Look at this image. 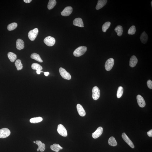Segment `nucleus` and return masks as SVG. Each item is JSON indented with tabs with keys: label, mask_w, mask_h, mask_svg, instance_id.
<instances>
[{
	"label": "nucleus",
	"mask_w": 152,
	"mask_h": 152,
	"mask_svg": "<svg viewBox=\"0 0 152 152\" xmlns=\"http://www.w3.org/2000/svg\"><path fill=\"white\" fill-rule=\"evenodd\" d=\"M43 120V118L41 117H34L30 119V121L32 123H36L41 122Z\"/></svg>",
	"instance_id": "cd10ccee"
},
{
	"label": "nucleus",
	"mask_w": 152,
	"mask_h": 152,
	"mask_svg": "<svg viewBox=\"0 0 152 152\" xmlns=\"http://www.w3.org/2000/svg\"><path fill=\"white\" fill-rule=\"evenodd\" d=\"M31 67L32 69L34 70H41L43 69V68L39 64L34 63H33L31 65Z\"/></svg>",
	"instance_id": "c756f323"
},
{
	"label": "nucleus",
	"mask_w": 152,
	"mask_h": 152,
	"mask_svg": "<svg viewBox=\"0 0 152 152\" xmlns=\"http://www.w3.org/2000/svg\"><path fill=\"white\" fill-rule=\"evenodd\" d=\"M87 47L85 46H80L75 50L73 52V55L75 57H79L84 55L87 51Z\"/></svg>",
	"instance_id": "f257e3e1"
},
{
	"label": "nucleus",
	"mask_w": 152,
	"mask_h": 152,
	"mask_svg": "<svg viewBox=\"0 0 152 152\" xmlns=\"http://www.w3.org/2000/svg\"><path fill=\"white\" fill-rule=\"evenodd\" d=\"M18 24L16 23H12L9 24L7 26V29L9 31H12L15 30L17 27Z\"/></svg>",
	"instance_id": "bb28decb"
},
{
	"label": "nucleus",
	"mask_w": 152,
	"mask_h": 152,
	"mask_svg": "<svg viewBox=\"0 0 152 152\" xmlns=\"http://www.w3.org/2000/svg\"><path fill=\"white\" fill-rule=\"evenodd\" d=\"M111 25L110 22L108 21L104 23L102 27V31L103 32H106L107 30L109 29Z\"/></svg>",
	"instance_id": "7c9ffc66"
},
{
	"label": "nucleus",
	"mask_w": 152,
	"mask_h": 152,
	"mask_svg": "<svg viewBox=\"0 0 152 152\" xmlns=\"http://www.w3.org/2000/svg\"><path fill=\"white\" fill-rule=\"evenodd\" d=\"M10 131L7 128H3L0 130V138H4L10 135Z\"/></svg>",
	"instance_id": "0eeeda50"
},
{
	"label": "nucleus",
	"mask_w": 152,
	"mask_h": 152,
	"mask_svg": "<svg viewBox=\"0 0 152 152\" xmlns=\"http://www.w3.org/2000/svg\"><path fill=\"white\" fill-rule=\"evenodd\" d=\"M8 57L9 60L12 62H14L16 60L17 57L16 54L12 52H9L8 54Z\"/></svg>",
	"instance_id": "412c9836"
},
{
	"label": "nucleus",
	"mask_w": 152,
	"mask_h": 152,
	"mask_svg": "<svg viewBox=\"0 0 152 152\" xmlns=\"http://www.w3.org/2000/svg\"><path fill=\"white\" fill-rule=\"evenodd\" d=\"M122 137L125 142L127 143L129 146L131 147V148H134V145L133 144L131 139L128 137L126 135L125 133H123L122 134Z\"/></svg>",
	"instance_id": "9d476101"
},
{
	"label": "nucleus",
	"mask_w": 152,
	"mask_h": 152,
	"mask_svg": "<svg viewBox=\"0 0 152 152\" xmlns=\"http://www.w3.org/2000/svg\"><path fill=\"white\" fill-rule=\"evenodd\" d=\"M151 6L152 7V1H151Z\"/></svg>",
	"instance_id": "58836bf2"
},
{
	"label": "nucleus",
	"mask_w": 152,
	"mask_h": 152,
	"mask_svg": "<svg viewBox=\"0 0 152 152\" xmlns=\"http://www.w3.org/2000/svg\"><path fill=\"white\" fill-rule=\"evenodd\" d=\"M148 36L145 32H144L141 34L140 39L142 43L145 44L148 40Z\"/></svg>",
	"instance_id": "a211bd4d"
},
{
	"label": "nucleus",
	"mask_w": 152,
	"mask_h": 152,
	"mask_svg": "<svg viewBox=\"0 0 152 152\" xmlns=\"http://www.w3.org/2000/svg\"><path fill=\"white\" fill-rule=\"evenodd\" d=\"M39 151H40V150H39L38 149H37V151L38 152Z\"/></svg>",
	"instance_id": "4c0bfd02"
},
{
	"label": "nucleus",
	"mask_w": 152,
	"mask_h": 152,
	"mask_svg": "<svg viewBox=\"0 0 152 152\" xmlns=\"http://www.w3.org/2000/svg\"><path fill=\"white\" fill-rule=\"evenodd\" d=\"M92 98L95 100H98L100 96V90L98 87L95 86L92 90Z\"/></svg>",
	"instance_id": "423d86ee"
},
{
	"label": "nucleus",
	"mask_w": 152,
	"mask_h": 152,
	"mask_svg": "<svg viewBox=\"0 0 152 152\" xmlns=\"http://www.w3.org/2000/svg\"><path fill=\"white\" fill-rule=\"evenodd\" d=\"M44 42L47 46L51 47L53 46L55 44L56 40L54 37L51 36H48L45 37L44 40Z\"/></svg>",
	"instance_id": "20e7f679"
},
{
	"label": "nucleus",
	"mask_w": 152,
	"mask_h": 152,
	"mask_svg": "<svg viewBox=\"0 0 152 152\" xmlns=\"http://www.w3.org/2000/svg\"><path fill=\"white\" fill-rule=\"evenodd\" d=\"M56 4V0H50L48 4L47 7L49 10L54 8Z\"/></svg>",
	"instance_id": "a878e982"
},
{
	"label": "nucleus",
	"mask_w": 152,
	"mask_h": 152,
	"mask_svg": "<svg viewBox=\"0 0 152 152\" xmlns=\"http://www.w3.org/2000/svg\"><path fill=\"white\" fill-rule=\"evenodd\" d=\"M73 11V8L71 6H68L66 7L63 11L61 12V14L63 16H68L72 13Z\"/></svg>",
	"instance_id": "1a4fd4ad"
},
{
	"label": "nucleus",
	"mask_w": 152,
	"mask_h": 152,
	"mask_svg": "<svg viewBox=\"0 0 152 152\" xmlns=\"http://www.w3.org/2000/svg\"><path fill=\"white\" fill-rule=\"evenodd\" d=\"M41 72V71L40 70H37V74H40Z\"/></svg>",
	"instance_id": "e433bc0d"
},
{
	"label": "nucleus",
	"mask_w": 152,
	"mask_h": 152,
	"mask_svg": "<svg viewBox=\"0 0 152 152\" xmlns=\"http://www.w3.org/2000/svg\"><path fill=\"white\" fill-rule=\"evenodd\" d=\"M108 143L111 146L115 147L117 145V142L115 138L113 137H111L110 138L108 141Z\"/></svg>",
	"instance_id": "b1692460"
},
{
	"label": "nucleus",
	"mask_w": 152,
	"mask_h": 152,
	"mask_svg": "<svg viewBox=\"0 0 152 152\" xmlns=\"http://www.w3.org/2000/svg\"><path fill=\"white\" fill-rule=\"evenodd\" d=\"M103 128L101 127H98L96 131L92 134V137L94 139H97L100 137L102 134Z\"/></svg>",
	"instance_id": "9b49d317"
},
{
	"label": "nucleus",
	"mask_w": 152,
	"mask_h": 152,
	"mask_svg": "<svg viewBox=\"0 0 152 152\" xmlns=\"http://www.w3.org/2000/svg\"><path fill=\"white\" fill-rule=\"evenodd\" d=\"M76 107L78 113L79 115L82 117L85 116L86 115L85 111L82 106L80 104H78L77 105Z\"/></svg>",
	"instance_id": "4468645a"
},
{
	"label": "nucleus",
	"mask_w": 152,
	"mask_h": 152,
	"mask_svg": "<svg viewBox=\"0 0 152 152\" xmlns=\"http://www.w3.org/2000/svg\"><path fill=\"white\" fill-rule=\"evenodd\" d=\"M57 131L60 135L63 137H66L67 136V130L62 124H59L58 126Z\"/></svg>",
	"instance_id": "39448f33"
},
{
	"label": "nucleus",
	"mask_w": 152,
	"mask_h": 152,
	"mask_svg": "<svg viewBox=\"0 0 152 152\" xmlns=\"http://www.w3.org/2000/svg\"><path fill=\"white\" fill-rule=\"evenodd\" d=\"M114 63V59L112 58H110L106 61L105 67L107 71H109L112 69L113 67Z\"/></svg>",
	"instance_id": "6e6552de"
},
{
	"label": "nucleus",
	"mask_w": 152,
	"mask_h": 152,
	"mask_svg": "<svg viewBox=\"0 0 152 152\" xmlns=\"http://www.w3.org/2000/svg\"><path fill=\"white\" fill-rule=\"evenodd\" d=\"M31 58L35 59V60L41 63L43 62V61L42 60L40 55L36 53H32L31 54Z\"/></svg>",
	"instance_id": "4be33fe9"
},
{
	"label": "nucleus",
	"mask_w": 152,
	"mask_h": 152,
	"mask_svg": "<svg viewBox=\"0 0 152 152\" xmlns=\"http://www.w3.org/2000/svg\"><path fill=\"white\" fill-rule=\"evenodd\" d=\"M138 62V59L135 56L133 55L131 56L130 59L129 65L131 67H134L136 66Z\"/></svg>",
	"instance_id": "f3484780"
},
{
	"label": "nucleus",
	"mask_w": 152,
	"mask_h": 152,
	"mask_svg": "<svg viewBox=\"0 0 152 152\" xmlns=\"http://www.w3.org/2000/svg\"><path fill=\"white\" fill-rule=\"evenodd\" d=\"M136 32L135 26H131L128 30V33L129 35H134Z\"/></svg>",
	"instance_id": "2f4dec72"
},
{
	"label": "nucleus",
	"mask_w": 152,
	"mask_h": 152,
	"mask_svg": "<svg viewBox=\"0 0 152 152\" xmlns=\"http://www.w3.org/2000/svg\"><path fill=\"white\" fill-rule=\"evenodd\" d=\"M147 134L149 137H152V130H150L147 133Z\"/></svg>",
	"instance_id": "72a5a7b5"
},
{
	"label": "nucleus",
	"mask_w": 152,
	"mask_h": 152,
	"mask_svg": "<svg viewBox=\"0 0 152 152\" xmlns=\"http://www.w3.org/2000/svg\"><path fill=\"white\" fill-rule=\"evenodd\" d=\"M49 73L48 72H45L44 73V74L46 76H47L49 74Z\"/></svg>",
	"instance_id": "c9c22d12"
},
{
	"label": "nucleus",
	"mask_w": 152,
	"mask_h": 152,
	"mask_svg": "<svg viewBox=\"0 0 152 152\" xmlns=\"http://www.w3.org/2000/svg\"><path fill=\"white\" fill-rule=\"evenodd\" d=\"M107 0H99L96 7L97 10H99L106 5L107 2Z\"/></svg>",
	"instance_id": "dca6fc26"
},
{
	"label": "nucleus",
	"mask_w": 152,
	"mask_h": 152,
	"mask_svg": "<svg viewBox=\"0 0 152 152\" xmlns=\"http://www.w3.org/2000/svg\"><path fill=\"white\" fill-rule=\"evenodd\" d=\"M32 1V0H23V1L26 3H29L31 2Z\"/></svg>",
	"instance_id": "f704fd0d"
},
{
	"label": "nucleus",
	"mask_w": 152,
	"mask_h": 152,
	"mask_svg": "<svg viewBox=\"0 0 152 152\" xmlns=\"http://www.w3.org/2000/svg\"><path fill=\"white\" fill-rule=\"evenodd\" d=\"M34 143H35L36 142H34Z\"/></svg>",
	"instance_id": "ea45409f"
},
{
	"label": "nucleus",
	"mask_w": 152,
	"mask_h": 152,
	"mask_svg": "<svg viewBox=\"0 0 152 152\" xmlns=\"http://www.w3.org/2000/svg\"><path fill=\"white\" fill-rule=\"evenodd\" d=\"M38 30L37 28L30 31L28 34V37L30 40L32 41L35 40L38 34Z\"/></svg>",
	"instance_id": "7ed1b4c3"
},
{
	"label": "nucleus",
	"mask_w": 152,
	"mask_h": 152,
	"mask_svg": "<svg viewBox=\"0 0 152 152\" xmlns=\"http://www.w3.org/2000/svg\"><path fill=\"white\" fill-rule=\"evenodd\" d=\"M138 104L140 107L143 108L146 105V103L144 99L141 95H138L137 96Z\"/></svg>",
	"instance_id": "f8f14e48"
},
{
	"label": "nucleus",
	"mask_w": 152,
	"mask_h": 152,
	"mask_svg": "<svg viewBox=\"0 0 152 152\" xmlns=\"http://www.w3.org/2000/svg\"><path fill=\"white\" fill-rule=\"evenodd\" d=\"M74 26L80 27H84V24L82 19L81 18H75L73 21Z\"/></svg>",
	"instance_id": "ddd939ff"
},
{
	"label": "nucleus",
	"mask_w": 152,
	"mask_h": 152,
	"mask_svg": "<svg viewBox=\"0 0 152 152\" xmlns=\"http://www.w3.org/2000/svg\"><path fill=\"white\" fill-rule=\"evenodd\" d=\"M59 72L61 76L64 79L68 80L71 79V75L65 69L62 67H61L59 68Z\"/></svg>",
	"instance_id": "f03ea898"
},
{
	"label": "nucleus",
	"mask_w": 152,
	"mask_h": 152,
	"mask_svg": "<svg viewBox=\"0 0 152 152\" xmlns=\"http://www.w3.org/2000/svg\"><path fill=\"white\" fill-rule=\"evenodd\" d=\"M123 89L121 86L118 87L117 90V98H121L123 94Z\"/></svg>",
	"instance_id": "c85d7f7f"
},
{
	"label": "nucleus",
	"mask_w": 152,
	"mask_h": 152,
	"mask_svg": "<svg viewBox=\"0 0 152 152\" xmlns=\"http://www.w3.org/2000/svg\"><path fill=\"white\" fill-rule=\"evenodd\" d=\"M115 31L117 32V35L119 37L122 35L123 32V27L121 26H117L115 28Z\"/></svg>",
	"instance_id": "393cba45"
},
{
	"label": "nucleus",
	"mask_w": 152,
	"mask_h": 152,
	"mask_svg": "<svg viewBox=\"0 0 152 152\" xmlns=\"http://www.w3.org/2000/svg\"><path fill=\"white\" fill-rule=\"evenodd\" d=\"M51 149L53 151L56 152H58L59 150H62L63 149L59 144H54L51 146Z\"/></svg>",
	"instance_id": "aec40b11"
},
{
	"label": "nucleus",
	"mask_w": 152,
	"mask_h": 152,
	"mask_svg": "<svg viewBox=\"0 0 152 152\" xmlns=\"http://www.w3.org/2000/svg\"><path fill=\"white\" fill-rule=\"evenodd\" d=\"M15 65L17 68V70H20L22 69L23 65L21 63V60L18 59L16 61Z\"/></svg>",
	"instance_id": "5701e85b"
},
{
	"label": "nucleus",
	"mask_w": 152,
	"mask_h": 152,
	"mask_svg": "<svg viewBox=\"0 0 152 152\" xmlns=\"http://www.w3.org/2000/svg\"><path fill=\"white\" fill-rule=\"evenodd\" d=\"M147 85L148 88L152 89V81L150 80H149L147 82Z\"/></svg>",
	"instance_id": "473e14b6"
},
{
	"label": "nucleus",
	"mask_w": 152,
	"mask_h": 152,
	"mask_svg": "<svg viewBox=\"0 0 152 152\" xmlns=\"http://www.w3.org/2000/svg\"><path fill=\"white\" fill-rule=\"evenodd\" d=\"M16 47L17 49L21 50L24 48V41L21 39H19L16 41Z\"/></svg>",
	"instance_id": "2eb2a0df"
},
{
	"label": "nucleus",
	"mask_w": 152,
	"mask_h": 152,
	"mask_svg": "<svg viewBox=\"0 0 152 152\" xmlns=\"http://www.w3.org/2000/svg\"><path fill=\"white\" fill-rule=\"evenodd\" d=\"M35 142L36 144L38 146V148L37 149H38L41 152H42L44 151L45 148V144L42 143L41 141H37Z\"/></svg>",
	"instance_id": "6ab92c4d"
}]
</instances>
